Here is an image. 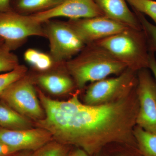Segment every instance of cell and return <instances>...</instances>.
<instances>
[{
  "instance_id": "5",
  "label": "cell",
  "mask_w": 156,
  "mask_h": 156,
  "mask_svg": "<svg viewBox=\"0 0 156 156\" xmlns=\"http://www.w3.org/2000/svg\"><path fill=\"white\" fill-rule=\"evenodd\" d=\"M137 72L127 68L116 77L91 83L84 95L83 103L101 105L126 97L136 87Z\"/></svg>"
},
{
  "instance_id": "18",
  "label": "cell",
  "mask_w": 156,
  "mask_h": 156,
  "mask_svg": "<svg viewBox=\"0 0 156 156\" xmlns=\"http://www.w3.org/2000/svg\"><path fill=\"white\" fill-rule=\"evenodd\" d=\"M69 147L53 140L34 151L32 156H67Z\"/></svg>"
},
{
  "instance_id": "23",
  "label": "cell",
  "mask_w": 156,
  "mask_h": 156,
  "mask_svg": "<svg viewBox=\"0 0 156 156\" xmlns=\"http://www.w3.org/2000/svg\"><path fill=\"white\" fill-rule=\"evenodd\" d=\"M18 152L0 142V156H10Z\"/></svg>"
},
{
  "instance_id": "7",
  "label": "cell",
  "mask_w": 156,
  "mask_h": 156,
  "mask_svg": "<svg viewBox=\"0 0 156 156\" xmlns=\"http://www.w3.org/2000/svg\"><path fill=\"white\" fill-rule=\"evenodd\" d=\"M5 12L0 13V38L11 50L29 37H45L42 23L34 20L30 15Z\"/></svg>"
},
{
  "instance_id": "12",
  "label": "cell",
  "mask_w": 156,
  "mask_h": 156,
  "mask_svg": "<svg viewBox=\"0 0 156 156\" xmlns=\"http://www.w3.org/2000/svg\"><path fill=\"white\" fill-rule=\"evenodd\" d=\"M104 16L131 28L142 30L135 13L128 8L126 0H94Z\"/></svg>"
},
{
  "instance_id": "26",
  "label": "cell",
  "mask_w": 156,
  "mask_h": 156,
  "mask_svg": "<svg viewBox=\"0 0 156 156\" xmlns=\"http://www.w3.org/2000/svg\"><path fill=\"white\" fill-rule=\"evenodd\" d=\"M10 0H0V12H5L8 10Z\"/></svg>"
},
{
  "instance_id": "10",
  "label": "cell",
  "mask_w": 156,
  "mask_h": 156,
  "mask_svg": "<svg viewBox=\"0 0 156 156\" xmlns=\"http://www.w3.org/2000/svg\"><path fill=\"white\" fill-rule=\"evenodd\" d=\"M94 0H64L53 9L30 15L41 23L57 17L78 20L104 16Z\"/></svg>"
},
{
  "instance_id": "2",
  "label": "cell",
  "mask_w": 156,
  "mask_h": 156,
  "mask_svg": "<svg viewBox=\"0 0 156 156\" xmlns=\"http://www.w3.org/2000/svg\"><path fill=\"white\" fill-rule=\"evenodd\" d=\"M78 90L89 83L101 80L108 76L119 75L127 66L107 50L95 44L87 45L78 55L65 63Z\"/></svg>"
},
{
  "instance_id": "4",
  "label": "cell",
  "mask_w": 156,
  "mask_h": 156,
  "mask_svg": "<svg viewBox=\"0 0 156 156\" xmlns=\"http://www.w3.org/2000/svg\"><path fill=\"white\" fill-rule=\"evenodd\" d=\"M45 37L49 41L50 55L55 64H62L78 55L87 46L86 42L68 22L44 23Z\"/></svg>"
},
{
  "instance_id": "24",
  "label": "cell",
  "mask_w": 156,
  "mask_h": 156,
  "mask_svg": "<svg viewBox=\"0 0 156 156\" xmlns=\"http://www.w3.org/2000/svg\"><path fill=\"white\" fill-rule=\"evenodd\" d=\"M148 69H150L153 73L156 84V59L154 53L149 52Z\"/></svg>"
},
{
  "instance_id": "15",
  "label": "cell",
  "mask_w": 156,
  "mask_h": 156,
  "mask_svg": "<svg viewBox=\"0 0 156 156\" xmlns=\"http://www.w3.org/2000/svg\"><path fill=\"white\" fill-rule=\"evenodd\" d=\"M134 135L142 156H156V134L145 131L136 126Z\"/></svg>"
},
{
  "instance_id": "9",
  "label": "cell",
  "mask_w": 156,
  "mask_h": 156,
  "mask_svg": "<svg viewBox=\"0 0 156 156\" xmlns=\"http://www.w3.org/2000/svg\"><path fill=\"white\" fill-rule=\"evenodd\" d=\"M69 22L83 39L87 45L94 44L129 27L104 15L70 20Z\"/></svg>"
},
{
  "instance_id": "17",
  "label": "cell",
  "mask_w": 156,
  "mask_h": 156,
  "mask_svg": "<svg viewBox=\"0 0 156 156\" xmlns=\"http://www.w3.org/2000/svg\"><path fill=\"white\" fill-rule=\"evenodd\" d=\"M64 0H19L18 7L26 12H42L58 6Z\"/></svg>"
},
{
  "instance_id": "3",
  "label": "cell",
  "mask_w": 156,
  "mask_h": 156,
  "mask_svg": "<svg viewBox=\"0 0 156 156\" xmlns=\"http://www.w3.org/2000/svg\"><path fill=\"white\" fill-rule=\"evenodd\" d=\"M94 44L105 49L128 68L134 71L148 68L149 52L142 30L128 27Z\"/></svg>"
},
{
  "instance_id": "28",
  "label": "cell",
  "mask_w": 156,
  "mask_h": 156,
  "mask_svg": "<svg viewBox=\"0 0 156 156\" xmlns=\"http://www.w3.org/2000/svg\"><path fill=\"white\" fill-rule=\"evenodd\" d=\"M115 156H136L134 155H132L131 154L128 153L127 152H120L116 154L115 155Z\"/></svg>"
},
{
  "instance_id": "6",
  "label": "cell",
  "mask_w": 156,
  "mask_h": 156,
  "mask_svg": "<svg viewBox=\"0 0 156 156\" xmlns=\"http://www.w3.org/2000/svg\"><path fill=\"white\" fill-rule=\"evenodd\" d=\"M0 99L22 115L35 122L45 117L34 82L26 75L9 86L0 95Z\"/></svg>"
},
{
  "instance_id": "22",
  "label": "cell",
  "mask_w": 156,
  "mask_h": 156,
  "mask_svg": "<svg viewBox=\"0 0 156 156\" xmlns=\"http://www.w3.org/2000/svg\"><path fill=\"white\" fill-rule=\"evenodd\" d=\"M134 11L145 14L153 20L156 25V1L154 0H126Z\"/></svg>"
},
{
  "instance_id": "16",
  "label": "cell",
  "mask_w": 156,
  "mask_h": 156,
  "mask_svg": "<svg viewBox=\"0 0 156 156\" xmlns=\"http://www.w3.org/2000/svg\"><path fill=\"white\" fill-rule=\"evenodd\" d=\"M24 60L34 69L44 72L55 66L51 56L36 49H27L24 53Z\"/></svg>"
},
{
  "instance_id": "20",
  "label": "cell",
  "mask_w": 156,
  "mask_h": 156,
  "mask_svg": "<svg viewBox=\"0 0 156 156\" xmlns=\"http://www.w3.org/2000/svg\"><path fill=\"white\" fill-rule=\"evenodd\" d=\"M142 30L145 34L147 42L149 52L155 53L156 52V25L150 22L143 14L135 11Z\"/></svg>"
},
{
  "instance_id": "13",
  "label": "cell",
  "mask_w": 156,
  "mask_h": 156,
  "mask_svg": "<svg viewBox=\"0 0 156 156\" xmlns=\"http://www.w3.org/2000/svg\"><path fill=\"white\" fill-rule=\"evenodd\" d=\"M43 73L37 76L36 81L40 87L52 95H65L76 88L66 67L63 71Z\"/></svg>"
},
{
  "instance_id": "30",
  "label": "cell",
  "mask_w": 156,
  "mask_h": 156,
  "mask_svg": "<svg viewBox=\"0 0 156 156\" xmlns=\"http://www.w3.org/2000/svg\"><path fill=\"white\" fill-rule=\"evenodd\" d=\"M100 153H98V154L96 155H95V156H104V155H101L100 154Z\"/></svg>"
},
{
  "instance_id": "19",
  "label": "cell",
  "mask_w": 156,
  "mask_h": 156,
  "mask_svg": "<svg viewBox=\"0 0 156 156\" xmlns=\"http://www.w3.org/2000/svg\"><path fill=\"white\" fill-rule=\"evenodd\" d=\"M4 43L0 45V73L9 72L20 65L17 56Z\"/></svg>"
},
{
  "instance_id": "29",
  "label": "cell",
  "mask_w": 156,
  "mask_h": 156,
  "mask_svg": "<svg viewBox=\"0 0 156 156\" xmlns=\"http://www.w3.org/2000/svg\"><path fill=\"white\" fill-rule=\"evenodd\" d=\"M3 43H4V41L3 39L0 38V45L2 44Z\"/></svg>"
},
{
  "instance_id": "11",
  "label": "cell",
  "mask_w": 156,
  "mask_h": 156,
  "mask_svg": "<svg viewBox=\"0 0 156 156\" xmlns=\"http://www.w3.org/2000/svg\"><path fill=\"white\" fill-rule=\"evenodd\" d=\"M53 140L49 131L39 127L17 130L0 128V142L18 151H34Z\"/></svg>"
},
{
  "instance_id": "25",
  "label": "cell",
  "mask_w": 156,
  "mask_h": 156,
  "mask_svg": "<svg viewBox=\"0 0 156 156\" xmlns=\"http://www.w3.org/2000/svg\"><path fill=\"white\" fill-rule=\"evenodd\" d=\"M67 156H90L85 151L78 148L73 151H70Z\"/></svg>"
},
{
  "instance_id": "27",
  "label": "cell",
  "mask_w": 156,
  "mask_h": 156,
  "mask_svg": "<svg viewBox=\"0 0 156 156\" xmlns=\"http://www.w3.org/2000/svg\"><path fill=\"white\" fill-rule=\"evenodd\" d=\"M34 152L30 151H20L10 156H32Z\"/></svg>"
},
{
  "instance_id": "8",
  "label": "cell",
  "mask_w": 156,
  "mask_h": 156,
  "mask_svg": "<svg viewBox=\"0 0 156 156\" xmlns=\"http://www.w3.org/2000/svg\"><path fill=\"white\" fill-rule=\"evenodd\" d=\"M136 92L139 111L136 125L145 131L156 134V84L148 68L137 72Z\"/></svg>"
},
{
  "instance_id": "1",
  "label": "cell",
  "mask_w": 156,
  "mask_h": 156,
  "mask_svg": "<svg viewBox=\"0 0 156 156\" xmlns=\"http://www.w3.org/2000/svg\"><path fill=\"white\" fill-rule=\"evenodd\" d=\"M136 89L119 100L97 105L82 102L78 91L68 100L58 101L39 90L45 117L35 122V126L49 131L53 140L75 146L90 156L112 143L138 151L133 133L139 111Z\"/></svg>"
},
{
  "instance_id": "14",
  "label": "cell",
  "mask_w": 156,
  "mask_h": 156,
  "mask_svg": "<svg viewBox=\"0 0 156 156\" xmlns=\"http://www.w3.org/2000/svg\"><path fill=\"white\" fill-rule=\"evenodd\" d=\"M34 123L0 99V128L17 130L33 128Z\"/></svg>"
},
{
  "instance_id": "21",
  "label": "cell",
  "mask_w": 156,
  "mask_h": 156,
  "mask_svg": "<svg viewBox=\"0 0 156 156\" xmlns=\"http://www.w3.org/2000/svg\"><path fill=\"white\" fill-rule=\"evenodd\" d=\"M27 69L23 65H20L9 72L0 73V95L11 84L27 74Z\"/></svg>"
}]
</instances>
